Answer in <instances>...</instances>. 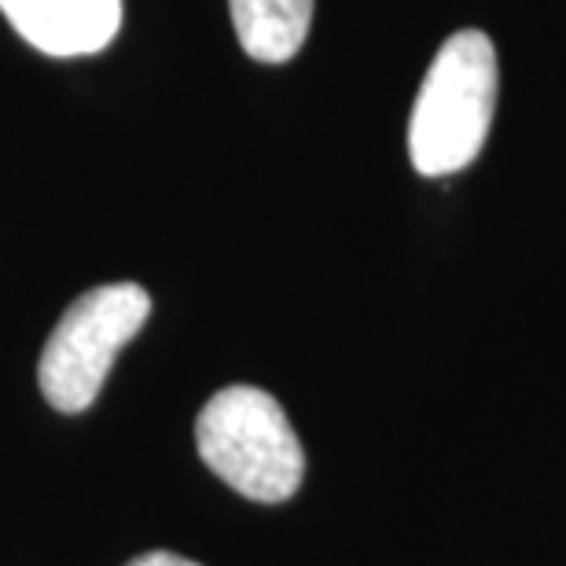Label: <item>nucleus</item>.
<instances>
[{
  "label": "nucleus",
  "instance_id": "obj_5",
  "mask_svg": "<svg viewBox=\"0 0 566 566\" xmlns=\"http://www.w3.org/2000/svg\"><path fill=\"white\" fill-rule=\"evenodd\" d=\"M243 52L258 63H287L310 38L313 0H229Z\"/></svg>",
  "mask_w": 566,
  "mask_h": 566
},
{
  "label": "nucleus",
  "instance_id": "obj_1",
  "mask_svg": "<svg viewBox=\"0 0 566 566\" xmlns=\"http://www.w3.org/2000/svg\"><path fill=\"white\" fill-rule=\"evenodd\" d=\"M496 49L482 30L441 44L409 118V158L423 177L460 174L479 158L496 111Z\"/></svg>",
  "mask_w": 566,
  "mask_h": 566
},
{
  "label": "nucleus",
  "instance_id": "obj_4",
  "mask_svg": "<svg viewBox=\"0 0 566 566\" xmlns=\"http://www.w3.org/2000/svg\"><path fill=\"white\" fill-rule=\"evenodd\" d=\"M27 44L55 60L96 55L118 38L122 0H0Z\"/></svg>",
  "mask_w": 566,
  "mask_h": 566
},
{
  "label": "nucleus",
  "instance_id": "obj_2",
  "mask_svg": "<svg viewBox=\"0 0 566 566\" xmlns=\"http://www.w3.org/2000/svg\"><path fill=\"white\" fill-rule=\"evenodd\" d=\"M202 463L247 501L280 504L298 493L305 452L273 394L224 387L202 405L196 420Z\"/></svg>",
  "mask_w": 566,
  "mask_h": 566
},
{
  "label": "nucleus",
  "instance_id": "obj_6",
  "mask_svg": "<svg viewBox=\"0 0 566 566\" xmlns=\"http://www.w3.org/2000/svg\"><path fill=\"white\" fill-rule=\"evenodd\" d=\"M126 566H199V563H191L185 556H174V552H147V556H137Z\"/></svg>",
  "mask_w": 566,
  "mask_h": 566
},
{
  "label": "nucleus",
  "instance_id": "obj_3",
  "mask_svg": "<svg viewBox=\"0 0 566 566\" xmlns=\"http://www.w3.org/2000/svg\"><path fill=\"white\" fill-rule=\"evenodd\" d=\"M151 316V294L140 283H104L77 298L60 316L44 343L38 382L52 409L85 412L99 398L122 346Z\"/></svg>",
  "mask_w": 566,
  "mask_h": 566
}]
</instances>
